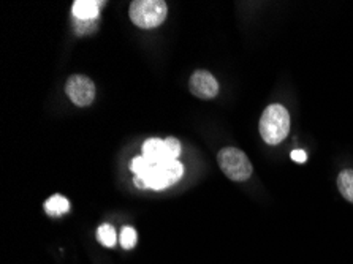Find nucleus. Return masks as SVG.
I'll return each mask as SVG.
<instances>
[{
	"label": "nucleus",
	"mask_w": 353,
	"mask_h": 264,
	"mask_svg": "<svg viewBox=\"0 0 353 264\" xmlns=\"http://www.w3.org/2000/svg\"><path fill=\"white\" fill-rule=\"evenodd\" d=\"M292 159L295 160V161H298V163H304V161H306V152H304V150H301V149L293 150Z\"/></svg>",
	"instance_id": "16"
},
{
	"label": "nucleus",
	"mask_w": 353,
	"mask_h": 264,
	"mask_svg": "<svg viewBox=\"0 0 353 264\" xmlns=\"http://www.w3.org/2000/svg\"><path fill=\"white\" fill-rule=\"evenodd\" d=\"M73 26H74V32H77L78 35H84V34H90L95 29V26H97V21H81V19H77L73 18Z\"/></svg>",
	"instance_id": "14"
},
{
	"label": "nucleus",
	"mask_w": 353,
	"mask_h": 264,
	"mask_svg": "<svg viewBox=\"0 0 353 264\" xmlns=\"http://www.w3.org/2000/svg\"><path fill=\"white\" fill-rule=\"evenodd\" d=\"M290 132V116L282 105H270L260 117V134L270 145L281 144Z\"/></svg>",
	"instance_id": "1"
},
{
	"label": "nucleus",
	"mask_w": 353,
	"mask_h": 264,
	"mask_svg": "<svg viewBox=\"0 0 353 264\" xmlns=\"http://www.w3.org/2000/svg\"><path fill=\"white\" fill-rule=\"evenodd\" d=\"M133 182H135V185H137L138 188H148L146 181H144L143 177H138V176H135V179H133Z\"/></svg>",
	"instance_id": "17"
},
{
	"label": "nucleus",
	"mask_w": 353,
	"mask_h": 264,
	"mask_svg": "<svg viewBox=\"0 0 353 264\" xmlns=\"http://www.w3.org/2000/svg\"><path fill=\"white\" fill-rule=\"evenodd\" d=\"M45 211L48 215H51V217H61V215L70 211V203H68L67 198L54 195L45 203Z\"/></svg>",
	"instance_id": "9"
},
{
	"label": "nucleus",
	"mask_w": 353,
	"mask_h": 264,
	"mask_svg": "<svg viewBox=\"0 0 353 264\" xmlns=\"http://www.w3.org/2000/svg\"><path fill=\"white\" fill-rule=\"evenodd\" d=\"M338 187L341 195L347 201L353 203V170H344L338 177Z\"/></svg>",
	"instance_id": "10"
},
{
	"label": "nucleus",
	"mask_w": 353,
	"mask_h": 264,
	"mask_svg": "<svg viewBox=\"0 0 353 264\" xmlns=\"http://www.w3.org/2000/svg\"><path fill=\"white\" fill-rule=\"evenodd\" d=\"M143 157L148 159L152 165H160V163H165V161L173 160L167 148V143L157 138H151L144 143Z\"/></svg>",
	"instance_id": "7"
},
{
	"label": "nucleus",
	"mask_w": 353,
	"mask_h": 264,
	"mask_svg": "<svg viewBox=\"0 0 353 264\" xmlns=\"http://www.w3.org/2000/svg\"><path fill=\"white\" fill-rule=\"evenodd\" d=\"M184 174L183 165L179 163L178 160L165 161V163L154 165L152 170L149 171L146 176V184L148 188H152V190H162V188H167L178 182Z\"/></svg>",
	"instance_id": "4"
},
{
	"label": "nucleus",
	"mask_w": 353,
	"mask_h": 264,
	"mask_svg": "<svg viewBox=\"0 0 353 264\" xmlns=\"http://www.w3.org/2000/svg\"><path fill=\"white\" fill-rule=\"evenodd\" d=\"M168 8L163 0H135L130 3L132 23L140 29H156L167 18Z\"/></svg>",
	"instance_id": "2"
},
{
	"label": "nucleus",
	"mask_w": 353,
	"mask_h": 264,
	"mask_svg": "<svg viewBox=\"0 0 353 264\" xmlns=\"http://www.w3.org/2000/svg\"><path fill=\"white\" fill-rule=\"evenodd\" d=\"M65 94L73 105L84 108L92 105L95 100V85L92 79L84 74H73L67 79Z\"/></svg>",
	"instance_id": "5"
},
{
	"label": "nucleus",
	"mask_w": 353,
	"mask_h": 264,
	"mask_svg": "<svg viewBox=\"0 0 353 264\" xmlns=\"http://www.w3.org/2000/svg\"><path fill=\"white\" fill-rule=\"evenodd\" d=\"M152 163L149 161L148 159H144L143 155L141 157H135L132 161V171L135 172V176L138 177H143V179H146V176L149 174V171L152 170Z\"/></svg>",
	"instance_id": "12"
},
{
	"label": "nucleus",
	"mask_w": 353,
	"mask_h": 264,
	"mask_svg": "<svg viewBox=\"0 0 353 264\" xmlns=\"http://www.w3.org/2000/svg\"><path fill=\"white\" fill-rule=\"evenodd\" d=\"M189 89L196 99L211 100L219 94V84L216 78L206 70H196L189 79Z\"/></svg>",
	"instance_id": "6"
},
{
	"label": "nucleus",
	"mask_w": 353,
	"mask_h": 264,
	"mask_svg": "<svg viewBox=\"0 0 353 264\" xmlns=\"http://www.w3.org/2000/svg\"><path fill=\"white\" fill-rule=\"evenodd\" d=\"M103 3L105 2H97V0H77L72 7V13L77 19L97 21Z\"/></svg>",
	"instance_id": "8"
},
{
	"label": "nucleus",
	"mask_w": 353,
	"mask_h": 264,
	"mask_svg": "<svg viewBox=\"0 0 353 264\" xmlns=\"http://www.w3.org/2000/svg\"><path fill=\"white\" fill-rule=\"evenodd\" d=\"M119 241H121V245L124 247L125 250H132L137 244V231L133 230L132 226H124L121 231Z\"/></svg>",
	"instance_id": "13"
},
{
	"label": "nucleus",
	"mask_w": 353,
	"mask_h": 264,
	"mask_svg": "<svg viewBox=\"0 0 353 264\" xmlns=\"http://www.w3.org/2000/svg\"><path fill=\"white\" fill-rule=\"evenodd\" d=\"M165 143H167V148L171 154V159L178 160V157L181 155V143L176 138H167L165 139Z\"/></svg>",
	"instance_id": "15"
},
{
	"label": "nucleus",
	"mask_w": 353,
	"mask_h": 264,
	"mask_svg": "<svg viewBox=\"0 0 353 264\" xmlns=\"http://www.w3.org/2000/svg\"><path fill=\"white\" fill-rule=\"evenodd\" d=\"M97 239L100 241V244L103 247H111L116 245V241H117V236H116V231L113 228V225L110 223H103L97 230Z\"/></svg>",
	"instance_id": "11"
},
{
	"label": "nucleus",
	"mask_w": 353,
	"mask_h": 264,
	"mask_svg": "<svg viewBox=\"0 0 353 264\" xmlns=\"http://www.w3.org/2000/svg\"><path fill=\"white\" fill-rule=\"evenodd\" d=\"M217 163L223 174L234 182H244L252 176V163L238 148H223L217 154Z\"/></svg>",
	"instance_id": "3"
}]
</instances>
